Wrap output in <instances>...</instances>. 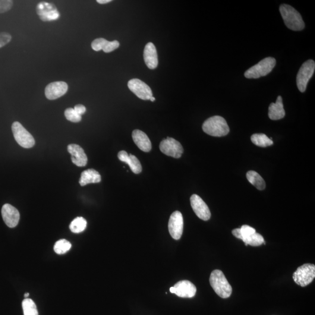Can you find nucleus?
<instances>
[{
  "label": "nucleus",
  "instance_id": "obj_38",
  "mask_svg": "<svg viewBox=\"0 0 315 315\" xmlns=\"http://www.w3.org/2000/svg\"><path fill=\"white\" fill-rule=\"evenodd\" d=\"M150 100H151V101L154 102V100H156V99H155V97L152 96V97H151Z\"/></svg>",
  "mask_w": 315,
  "mask_h": 315
},
{
  "label": "nucleus",
  "instance_id": "obj_16",
  "mask_svg": "<svg viewBox=\"0 0 315 315\" xmlns=\"http://www.w3.org/2000/svg\"><path fill=\"white\" fill-rule=\"evenodd\" d=\"M68 153L71 154L72 163L79 167L86 166L88 162L87 156L83 148L77 144H72L67 147Z\"/></svg>",
  "mask_w": 315,
  "mask_h": 315
},
{
  "label": "nucleus",
  "instance_id": "obj_27",
  "mask_svg": "<svg viewBox=\"0 0 315 315\" xmlns=\"http://www.w3.org/2000/svg\"><path fill=\"white\" fill-rule=\"evenodd\" d=\"M71 248V244L70 242L65 240V239H61V240L56 242L54 247V250L56 253L63 254L67 253Z\"/></svg>",
  "mask_w": 315,
  "mask_h": 315
},
{
  "label": "nucleus",
  "instance_id": "obj_7",
  "mask_svg": "<svg viewBox=\"0 0 315 315\" xmlns=\"http://www.w3.org/2000/svg\"><path fill=\"white\" fill-rule=\"evenodd\" d=\"M12 131L15 140L18 144L25 149H30L35 144L34 138L20 123L15 122L12 125Z\"/></svg>",
  "mask_w": 315,
  "mask_h": 315
},
{
  "label": "nucleus",
  "instance_id": "obj_19",
  "mask_svg": "<svg viewBox=\"0 0 315 315\" xmlns=\"http://www.w3.org/2000/svg\"><path fill=\"white\" fill-rule=\"evenodd\" d=\"M118 158L122 162H124L130 167L131 171L138 174L142 171V166L140 160L137 158L132 154L128 155L125 151H121L118 153Z\"/></svg>",
  "mask_w": 315,
  "mask_h": 315
},
{
  "label": "nucleus",
  "instance_id": "obj_13",
  "mask_svg": "<svg viewBox=\"0 0 315 315\" xmlns=\"http://www.w3.org/2000/svg\"><path fill=\"white\" fill-rule=\"evenodd\" d=\"M68 85L63 81H56L47 85L45 95L49 100H55L64 95L67 92Z\"/></svg>",
  "mask_w": 315,
  "mask_h": 315
},
{
  "label": "nucleus",
  "instance_id": "obj_33",
  "mask_svg": "<svg viewBox=\"0 0 315 315\" xmlns=\"http://www.w3.org/2000/svg\"><path fill=\"white\" fill-rule=\"evenodd\" d=\"M12 36L7 32H0V48L11 42Z\"/></svg>",
  "mask_w": 315,
  "mask_h": 315
},
{
  "label": "nucleus",
  "instance_id": "obj_12",
  "mask_svg": "<svg viewBox=\"0 0 315 315\" xmlns=\"http://www.w3.org/2000/svg\"><path fill=\"white\" fill-rule=\"evenodd\" d=\"M192 209L196 216L201 220H208L211 217V212L209 207L199 196L193 194L190 197Z\"/></svg>",
  "mask_w": 315,
  "mask_h": 315
},
{
  "label": "nucleus",
  "instance_id": "obj_5",
  "mask_svg": "<svg viewBox=\"0 0 315 315\" xmlns=\"http://www.w3.org/2000/svg\"><path fill=\"white\" fill-rule=\"evenodd\" d=\"M315 277V266L313 264H304L299 267L293 274L294 281L302 287L313 282Z\"/></svg>",
  "mask_w": 315,
  "mask_h": 315
},
{
  "label": "nucleus",
  "instance_id": "obj_30",
  "mask_svg": "<svg viewBox=\"0 0 315 315\" xmlns=\"http://www.w3.org/2000/svg\"><path fill=\"white\" fill-rule=\"evenodd\" d=\"M240 230L241 234V237L240 239H241V240H242V239L244 238L247 237V236L254 234V233L256 232V230H255L254 228L247 225L242 226Z\"/></svg>",
  "mask_w": 315,
  "mask_h": 315
},
{
  "label": "nucleus",
  "instance_id": "obj_31",
  "mask_svg": "<svg viewBox=\"0 0 315 315\" xmlns=\"http://www.w3.org/2000/svg\"><path fill=\"white\" fill-rule=\"evenodd\" d=\"M107 42V40L103 38H98L94 39L92 44H91V47L94 51H100L103 49L104 45Z\"/></svg>",
  "mask_w": 315,
  "mask_h": 315
},
{
  "label": "nucleus",
  "instance_id": "obj_26",
  "mask_svg": "<svg viewBox=\"0 0 315 315\" xmlns=\"http://www.w3.org/2000/svg\"><path fill=\"white\" fill-rule=\"evenodd\" d=\"M22 305L24 315H39L36 305L31 299L25 298Z\"/></svg>",
  "mask_w": 315,
  "mask_h": 315
},
{
  "label": "nucleus",
  "instance_id": "obj_29",
  "mask_svg": "<svg viewBox=\"0 0 315 315\" xmlns=\"http://www.w3.org/2000/svg\"><path fill=\"white\" fill-rule=\"evenodd\" d=\"M119 46L120 43L117 40H113L112 42H109L107 40L102 50L104 52L108 53L114 51L115 50L118 48Z\"/></svg>",
  "mask_w": 315,
  "mask_h": 315
},
{
  "label": "nucleus",
  "instance_id": "obj_35",
  "mask_svg": "<svg viewBox=\"0 0 315 315\" xmlns=\"http://www.w3.org/2000/svg\"><path fill=\"white\" fill-rule=\"evenodd\" d=\"M111 1V0H97V2H98L99 4H107V3H109Z\"/></svg>",
  "mask_w": 315,
  "mask_h": 315
},
{
  "label": "nucleus",
  "instance_id": "obj_8",
  "mask_svg": "<svg viewBox=\"0 0 315 315\" xmlns=\"http://www.w3.org/2000/svg\"><path fill=\"white\" fill-rule=\"evenodd\" d=\"M159 149L163 154L175 158H179L184 153L181 144L171 137H167L160 142Z\"/></svg>",
  "mask_w": 315,
  "mask_h": 315
},
{
  "label": "nucleus",
  "instance_id": "obj_22",
  "mask_svg": "<svg viewBox=\"0 0 315 315\" xmlns=\"http://www.w3.org/2000/svg\"><path fill=\"white\" fill-rule=\"evenodd\" d=\"M248 181L258 190H262L266 188V183L259 173L253 171H249L247 173Z\"/></svg>",
  "mask_w": 315,
  "mask_h": 315
},
{
  "label": "nucleus",
  "instance_id": "obj_24",
  "mask_svg": "<svg viewBox=\"0 0 315 315\" xmlns=\"http://www.w3.org/2000/svg\"><path fill=\"white\" fill-rule=\"evenodd\" d=\"M87 222L83 217H77L71 222L70 229L71 231L78 234L83 232L86 229Z\"/></svg>",
  "mask_w": 315,
  "mask_h": 315
},
{
  "label": "nucleus",
  "instance_id": "obj_17",
  "mask_svg": "<svg viewBox=\"0 0 315 315\" xmlns=\"http://www.w3.org/2000/svg\"><path fill=\"white\" fill-rule=\"evenodd\" d=\"M145 63L150 69H155L158 65L156 47L153 43H147L144 51Z\"/></svg>",
  "mask_w": 315,
  "mask_h": 315
},
{
  "label": "nucleus",
  "instance_id": "obj_36",
  "mask_svg": "<svg viewBox=\"0 0 315 315\" xmlns=\"http://www.w3.org/2000/svg\"><path fill=\"white\" fill-rule=\"evenodd\" d=\"M170 292H171V293H172V294H174V292H175V288H174V287H173V286H172V287H171V288H170Z\"/></svg>",
  "mask_w": 315,
  "mask_h": 315
},
{
  "label": "nucleus",
  "instance_id": "obj_11",
  "mask_svg": "<svg viewBox=\"0 0 315 315\" xmlns=\"http://www.w3.org/2000/svg\"><path fill=\"white\" fill-rule=\"evenodd\" d=\"M168 229L170 235L175 240L181 238L184 231V218L180 212H173L169 220Z\"/></svg>",
  "mask_w": 315,
  "mask_h": 315
},
{
  "label": "nucleus",
  "instance_id": "obj_28",
  "mask_svg": "<svg viewBox=\"0 0 315 315\" xmlns=\"http://www.w3.org/2000/svg\"><path fill=\"white\" fill-rule=\"evenodd\" d=\"M64 115L68 121L73 123L80 122L81 116L78 115L74 109L68 108L65 110Z\"/></svg>",
  "mask_w": 315,
  "mask_h": 315
},
{
  "label": "nucleus",
  "instance_id": "obj_37",
  "mask_svg": "<svg viewBox=\"0 0 315 315\" xmlns=\"http://www.w3.org/2000/svg\"><path fill=\"white\" fill-rule=\"evenodd\" d=\"M29 295H30L29 293H26V294L24 295V297L25 298H28V297H29Z\"/></svg>",
  "mask_w": 315,
  "mask_h": 315
},
{
  "label": "nucleus",
  "instance_id": "obj_18",
  "mask_svg": "<svg viewBox=\"0 0 315 315\" xmlns=\"http://www.w3.org/2000/svg\"><path fill=\"white\" fill-rule=\"evenodd\" d=\"M134 143L144 152H150L152 149V144L147 135L140 130H134L132 133Z\"/></svg>",
  "mask_w": 315,
  "mask_h": 315
},
{
  "label": "nucleus",
  "instance_id": "obj_34",
  "mask_svg": "<svg viewBox=\"0 0 315 315\" xmlns=\"http://www.w3.org/2000/svg\"><path fill=\"white\" fill-rule=\"evenodd\" d=\"M74 109L76 111L78 114L80 116L84 115L86 112V108L83 105H77L75 106Z\"/></svg>",
  "mask_w": 315,
  "mask_h": 315
},
{
  "label": "nucleus",
  "instance_id": "obj_9",
  "mask_svg": "<svg viewBox=\"0 0 315 315\" xmlns=\"http://www.w3.org/2000/svg\"><path fill=\"white\" fill-rule=\"evenodd\" d=\"M36 13L43 21H53L58 20L60 13L55 4L47 2H41L37 5Z\"/></svg>",
  "mask_w": 315,
  "mask_h": 315
},
{
  "label": "nucleus",
  "instance_id": "obj_10",
  "mask_svg": "<svg viewBox=\"0 0 315 315\" xmlns=\"http://www.w3.org/2000/svg\"><path fill=\"white\" fill-rule=\"evenodd\" d=\"M128 87L132 93L142 100H150L153 96L150 87L139 79L134 78L129 81Z\"/></svg>",
  "mask_w": 315,
  "mask_h": 315
},
{
  "label": "nucleus",
  "instance_id": "obj_23",
  "mask_svg": "<svg viewBox=\"0 0 315 315\" xmlns=\"http://www.w3.org/2000/svg\"><path fill=\"white\" fill-rule=\"evenodd\" d=\"M251 141L254 145L260 147H267L272 146L273 141L264 134H254L252 135Z\"/></svg>",
  "mask_w": 315,
  "mask_h": 315
},
{
  "label": "nucleus",
  "instance_id": "obj_15",
  "mask_svg": "<svg viewBox=\"0 0 315 315\" xmlns=\"http://www.w3.org/2000/svg\"><path fill=\"white\" fill-rule=\"evenodd\" d=\"M174 294L181 298H193L196 294L197 289L193 283L188 280H182L175 284Z\"/></svg>",
  "mask_w": 315,
  "mask_h": 315
},
{
  "label": "nucleus",
  "instance_id": "obj_2",
  "mask_svg": "<svg viewBox=\"0 0 315 315\" xmlns=\"http://www.w3.org/2000/svg\"><path fill=\"white\" fill-rule=\"evenodd\" d=\"M205 133L214 137H223L229 132V126L224 118L220 116H213L206 120L202 126Z\"/></svg>",
  "mask_w": 315,
  "mask_h": 315
},
{
  "label": "nucleus",
  "instance_id": "obj_21",
  "mask_svg": "<svg viewBox=\"0 0 315 315\" xmlns=\"http://www.w3.org/2000/svg\"><path fill=\"white\" fill-rule=\"evenodd\" d=\"M100 181L101 176L99 173L94 169H89L82 172L79 183L81 187H84L88 184H96Z\"/></svg>",
  "mask_w": 315,
  "mask_h": 315
},
{
  "label": "nucleus",
  "instance_id": "obj_14",
  "mask_svg": "<svg viewBox=\"0 0 315 315\" xmlns=\"http://www.w3.org/2000/svg\"><path fill=\"white\" fill-rule=\"evenodd\" d=\"M1 214L5 224L9 228H14L18 225L20 215L18 210L9 204H5L2 207Z\"/></svg>",
  "mask_w": 315,
  "mask_h": 315
},
{
  "label": "nucleus",
  "instance_id": "obj_1",
  "mask_svg": "<svg viewBox=\"0 0 315 315\" xmlns=\"http://www.w3.org/2000/svg\"><path fill=\"white\" fill-rule=\"evenodd\" d=\"M280 11L284 22L289 30L300 31L304 29V22L301 14L295 8L287 4H282Z\"/></svg>",
  "mask_w": 315,
  "mask_h": 315
},
{
  "label": "nucleus",
  "instance_id": "obj_4",
  "mask_svg": "<svg viewBox=\"0 0 315 315\" xmlns=\"http://www.w3.org/2000/svg\"><path fill=\"white\" fill-rule=\"evenodd\" d=\"M276 64L275 59L273 58L264 59L257 64L248 69L245 72V77L248 79H257L266 76L273 70Z\"/></svg>",
  "mask_w": 315,
  "mask_h": 315
},
{
  "label": "nucleus",
  "instance_id": "obj_25",
  "mask_svg": "<svg viewBox=\"0 0 315 315\" xmlns=\"http://www.w3.org/2000/svg\"><path fill=\"white\" fill-rule=\"evenodd\" d=\"M242 241H243L246 246L251 245L252 247H259L262 244H265L263 236L257 232L244 238Z\"/></svg>",
  "mask_w": 315,
  "mask_h": 315
},
{
  "label": "nucleus",
  "instance_id": "obj_20",
  "mask_svg": "<svg viewBox=\"0 0 315 315\" xmlns=\"http://www.w3.org/2000/svg\"><path fill=\"white\" fill-rule=\"evenodd\" d=\"M285 115V112L284 109L282 97L279 96L276 102L272 103L269 106V117L273 121H277V120L283 119Z\"/></svg>",
  "mask_w": 315,
  "mask_h": 315
},
{
  "label": "nucleus",
  "instance_id": "obj_3",
  "mask_svg": "<svg viewBox=\"0 0 315 315\" xmlns=\"http://www.w3.org/2000/svg\"><path fill=\"white\" fill-rule=\"evenodd\" d=\"M211 286L216 294L222 298H228L231 296L232 288L222 271L213 270L210 277Z\"/></svg>",
  "mask_w": 315,
  "mask_h": 315
},
{
  "label": "nucleus",
  "instance_id": "obj_6",
  "mask_svg": "<svg viewBox=\"0 0 315 315\" xmlns=\"http://www.w3.org/2000/svg\"><path fill=\"white\" fill-rule=\"evenodd\" d=\"M315 70V63L313 60H309L302 65L297 77V87L300 92L306 91L308 82L313 76Z\"/></svg>",
  "mask_w": 315,
  "mask_h": 315
},
{
  "label": "nucleus",
  "instance_id": "obj_32",
  "mask_svg": "<svg viewBox=\"0 0 315 315\" xmlns=\"http://www.w3.org/2000/svg\"><path fill=\"white\" fill-rule=\"evenodd\" d=\"M13 1L10 0H0V14L4 13L11 9Z\"/></svg>",
  "mask_w": 315,
  "mask_h": 315
}]
</instances>
